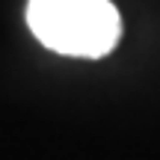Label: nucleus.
<instances>
[{"instance_id":"obj_1","label":"nucleus","mask_w":160,"mask_h":160,"mask_svg":"<svg viewBox=\"0 0 160 160\" xmlns=\"http://www.w3.org/2000/svg\"><path fill=\"white\" fill-rule=\"evenodd\" d=\"M30 33L53 53L98 59L122 36V18L110 0H30Z\"/></svg>"}]
</instances>
